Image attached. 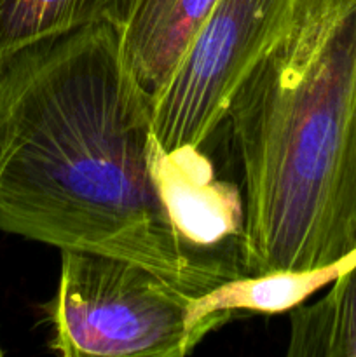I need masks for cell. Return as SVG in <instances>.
Here are the masks:
<instances>
[{
	"label": "cell",
	"instance_id": "277c9868",
	"mask_svg": "<svg viewBox=\"0 0 356 357\" xmlns=\"http://www.w3.org/2000/svg\"><path fill=\"white\" fill-rule=\"evenodd\" d=\"M299 0H216L154 100V131L166 153L199 150L255 63L281 37Z\"/></svg>",
	"mask_w": 356,
	"mask_h": 357
},
{
	"label": "cell",
	"instance_id": "3957f363",
	"mask_svg": "<svg viewBox=\"0 0 356 357\" xmlns=\"http://www.w3.org/2000/svg\"><path fill=\"white\" fill-rule=\"evenodd\" d=\"M194 298L135 261L61 251L49 347L65 357H184L220 328L194 323Z\"/></svg>",
	"mask_w": 356,
	"mask_h": 357
},
{
	"label": "cell",
	"instance_id": "7a4b0ae2",
	"mask_svg": "<svg viewBox=\"0 0 356 357\" xmlns=\"http://www.w3.org/2000/svg\"><path fill=\"white\" fill-rule=\"evenodd\" d=\"M241 171L246 275L356 251V0H299L225 117Z\"/></svg>",
	"mask_w": 356,
	"mask_h": 357
},
{
	"label": "cell",
	"instance_id": "ba28073f",
	"mask_svg": "<svg viewBox=\"0 0 356 357\" xmlns=\"http://www.w3.org/2000/svg\"><path fill=\"white\" fill-rule=\"evenodd\" d=\"M3 356V351H2V347H0V357H2Z\"/></svg>",
	"mask_w": 356,
	"mask_h": 357
},
{
	"label": "cell",
	"instance_id": "6da1fadb",
	"mask_svg": "<svg viewBox=\"0 0 356 357\" xmlns=\"http://www.w3.org/2000/svg\"><path fill=\"white\" fill-rule=\"evenodd\" d=\"M154 100L98 23L0 65V230L135 261L199 296L241 278L185 237L164 194Z\"/></svg>",
	"mask_w": 356,
	"mask_h": 357
},
{
	"label": "cell",
	"instance_id": "8992f818",
	"mask_svg": "<svg viewBox=\"0 0 356 357\" xmlns=\"http://www.w3.org/2000/svg\"><path fill=\"white\" fill-rule=\"evenodd\" d=\"M290 357H356V264L314 303L290 310Z\"/></svg>",
	"mask_w": 356,
	"mask_h": 357
},
{
	"label": "cell",
	"instance_id": "5b68a950",
	"mask_svg": "<svg viewBox=\"0 0 356 357\" xmlns=\"http://www.w3.org/2000/svg\"><path fill=\"white\" fill-rule=\"evenodd\" d=\"M216 0H119L110 24L140 86L156 96Z\"/></svg>",
	"mask_w": 356,
	"mask_h": 357
},
{
	"label": "cell",
	"instance_id": "52a82bcc",
	"mask_svg": "<svg viewBox=\"0 0 356 357\" xmlns=\"http://www.w3.org/2000/svg\"><path fill=\"white\" fill-rule=\"evenodd\" d=\"M119 0H0V65L24 47L98 23H112Z\"/></svg>",
	"mask_w": 356,
	"mask_h": 357
}]
</instances>
